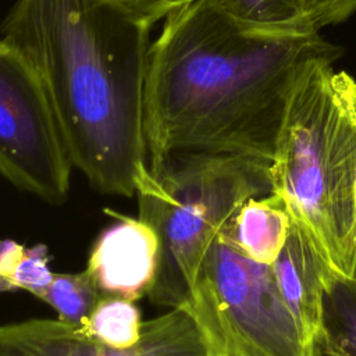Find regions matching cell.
I'll use <instances>...</instances> for the list:
<instances>
[{"mask_svg":"<svg viewBox=\"0 0 356 356\" xmlns=\"http://www.w3.org/2000/svg\"><path fill=\"white\" fill-rule=\"evenodd\" d=\"M342 47L318 31L241 25L213 0L168 14L149 51L145 134L149 164L178 152L234 153L271 163L291 92Z\"/></svg>","mask_w":356,"mask_h":356,"instance_id":"cell-1","label":"cell"},{"mask_svg":"<svg viewBox=\"0 0 356 356\" xmlns=\"http://www.w3.org/2000/svg\"><path fill=\"white\" fill-rule=\"evenodd\" d=\"M150 28L108 0H17L1 28L36 72L72 165L106 195L135 196L149 171Z\"/></svg>","mask_w":356,"mask_h":356,"instance_id":"cell-2","label":"cell"},{"mask_svg":"<svg viewBox=\"0 0 356 356\" xmlns=\"http://www.w3.org/2000/svg\"><path fill=\"white\" fill-rule=\"evenodd\" d=\"M356 172V79L331 61L298 78L270 163L273 193L330 270L355 277L350 253Z\"/></svg>","mask_w":356,"mask_h":356,"instance_id":"cell-3","label":"cell"},{"mask_svg":"<svg viewBox=\"0 0 356 356\" xmlns=\"http://www.w3.org/2000/svg\"><path fill=\"white\" fill-rule=\"evenodd\" d=\"M273 192L270 161L234 153L178 152L149 164L136 189L138 217L159 239L147 293L156 307L189 306L204 257L236 210Z\"/></svg>","mask_w":356,"mask_h":356,"instance_id":"cell-4","label":"cell"},{"mask_svg":"<svg viewBox=\"0 0 356 356\" xmlns=\"http://www.w3.org/2000/svg\"><path fill=\"white\" fill-rule=\"evenodd\" d=\"M188 307L216 356H318L282 300L271 266L246 257L220 234Z\"/></svg>","mask_w":356,"mask_h":356,"instance_id":"cell-5","label":"cell"},{"mask_svg":"<svg viewBox=\"0 0 356 356\" xmlns=\"http://www.w3.org/2000/svg\"><path fill=\"white\" fill-rule=\"evenodd\" d=\"M72 161L47 95L26 58L0 38V174L50 204L70 192Z\"/></svg>","mask_w":356,"mask_h":356,"instance_id":"cell-6","label":"cell"},{"mask_svg":"<svg viewBox=\"0 0 356 356\" xmlns=\"http://www.w3.org/2000/svg\"><path fill=\"white\" fill-rule=\"evenodd\" d=\"M0 356H216V352L193 312L182 306L143 321L139 341L128 348L104 343L83 327L60 318L1 324Z\"/></svg>","mask_w":356,"mask_h":356,"instance_id":"cell-7","label":"cell"},{"mask_svg":"<svg viewBox=\"0 0 356 356\" xmlns=\"http://www.w3.org/2000/svg\"><path fill=\"white\" fill-rule=\"evenodd\" d=\"M96 238L86 271L100 296L139 300L150 292L159 264V239L142 218L115 214Z\"/></svg>","mask_w":356,"mask_h":356,"instance_id":"cell-8","label":"cell"},{"mask_svg":"<svg viewBox=\"0 0 356 356\" xmlns=\"http://www.w3.org/2000/svg\"><path fill=\"white\" fill-rule=\"evenodd\" d=\"M270 266L282 300L306 339L317 348L323 295L332 271L305 231L293 221L284 248Z\"/></svg>","mask_w":356,"mask_h":356,"instance_id":"cell-9","label":"cell"},{"mask_svg":"<svg viewBox=\"0 0 356 356\" xmlns=\"http://www.w3.org/2000/svg\"><path fill=\"white\" fill-rule=\"evenodd\" d=\"M291 224L292 218L284 200L271 192L245 202L220 235L246 257L273 264L286 242Z\"/></svg>","mask_w":356,"mask_h":356,"instance_id":"cell-10","label":"cell"},{"mask_svg":"<svg viewBox=\"0 0 356 356\" xmlns=\"http://www.w3.org/2000/svg\"><path fill=\"white\" fill-rule=\"evenodd\" d=\"M317 349L324 356H356V275L327 278Z\"/></svg>","mask_w":356,"mask_h":356,"instance_id":"cell-11","label":"cell"},{"mask_svg":"<svg viewBox=\"0 0 356 356\" xmlns=\"http://www.w3.org/2000/svg\"><path fill=\"white\" fill-rule=\"evenodd\" d=\"M54 274L44 245L26 248L14 239H0V293L26 291L42 299Z\"/></svg>","mask_w":356,"mask_h":356,"instance_id":"cell-12","label":"cell"},{"mask_svg":"<svg viewBox=\"0 0 356 356\" xmlns=\"http://www.w3.org/2000/svg\"><path fill=\"white\" fill-rule=\"evenodd\" d=\"M213 3L246 28L260 31L313 29L306 17V0H213Z\"/></svg>","mask_w":356,"mask_h":356,"instance_id":"cell-13","label":"cell"},{"mask_svg":"<svg viewBox=\"0 0 356 356\" xmlns=\"http://www.w3.org/2000/svg\"><path fill=\"white\" fill-rule=\"evenodd\" d=\"M142 327L140 310L134 300L100 296L83 328L89 335L104 343L128 348L139 341Z\"/></svg>","mask_w":356,"mask_h":356,"instance_id":"cell-14","label":"cell"},{"mask_svg":"<svg viewBox=\"0 0 356 356\" xmlns=\"http://www.w3.org/2000/svg\"><path fill=\"white\" fill-rule=\"evenodd\" d=\"M99 298L100 293L93 278L83 270L79 273H56L42 300L57 313L60 320L85 327Z\"/></svg>","mask_w":356,"mask_h":356,"instance_id":"cell-15","label":"cell"},{"mask_svg":"<svg viewBox=\"0 0 356 356\" xmlns=\"http://www.w3.org/2000/svg\"><path fill=\"white\" fill-rule=\"evenodd\" d=\"M356 11V0H306V17L309 25L321 31L349 18Z\"/></svg>","mask_w":356,"mask_h":356,"instance_id":"cell-16","label":"cell"},{"mask_svg":"<svg viewBox=\"0 0 356 356\" xmlns=\"http://www.w3.org/2000/svg\"><path fill=\"white\" fill-rule=\"evenodd\" d=\"M127 14L149 24L150 26L160 18L191 4L195 0H108Z\"/></svg>","mask_w":356,"mask_h":356,"instance_id":"cell-17","label":"cell"},{"mask_svg":"<svg viewBox=\"0 0 356 356\" xmlns=\"http://www.w3.org/2000/svg\"><path fill=\"white\" fill-rule=\"evenodd\" d=\"M350 253L352 260L356 267V172H355V185H353V225H352V235H350Z\"/></svg>","mask_w":356,"mask_h":356,"instance_id":"cell-18","label":"cell"}]
</instances>
